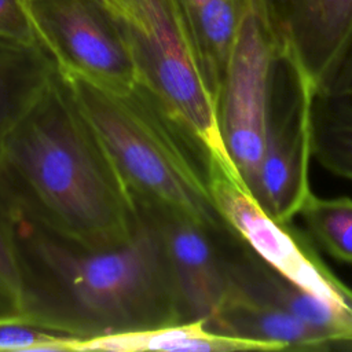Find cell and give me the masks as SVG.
Listing matches in <instances>:
<instances>
[{
    "instance_id": "cell-13",
    "label": "cell",
    "mask_w": 352,
    "mask_h": 352,
    "mask_svg": "<svg viewBox=\"0 0 352 352\" xmlns=\"http://www.w3.org/2000/svg\"><path fill=\"white\" fill-rule=\"evenodd\" d=\"M249 1L175 0L214 100Z\"/></svg>"
},
{
    "instance_id": "cell-3",
    "label": "cell",
    "mask_w": 352,
    "mask_h": 352,
    "mask_svg": "<svg viewBox=\"0 0 352 352\" xmlns=\"http://www.w3.org/2000/svg\"><path fill=\"white\" fill-rule=\"evenodd\" d=\"M60 74L135 202L169 206L224 239L239 241L212 195V155L148 89L139 82L110 88Z\"/></svg>"
},
{
    "instance_id": "cell-6",
    "label": "cell",
    "mask_w": 352,
    "mask_h": 352,
    "mask_svg": "<svg viewBox=\"0 0 352 352\" xmlns=\"http://www.w3.org/2000/svg\"><path fill=\"white\" fill-rule=\"evenodd\" d=\"M38 44L60 73L110 88L136 82L133 59L107 0H19Z\"/></svg>"
},
{
    "instance_id": "cell-12",
    "label": "cell",
    "mask_w": 352,
    "mask_h": 352,
    "mask_svg": "<svg viewBox=\"0 0 352 352\" xmlns=\"http://www.w3.org/2000/svg\"><path fill=\"white\" fill-rule=\"evenodd\" d=\"M208 326L231 337L265 342L285 349H333V342L318 329L272 305L260 302L232 286Z\"/></svg>"
},
{
    "instance_id": "cell-7",
    "label": "cell",
    "mask_w": 352,
    "mask_h": 352,
    "mask_svg": "<svg viewBox=\"0 0 352 352\" xmlns=\"http://www.w3.org/2000/svg\"><path fill=\"white\" fill-rule=\"evenodd\" d=\"M210 188L219 212L235 235L289 282L352 319V289L342 283L292 223L272 219L238 173L212 161Z\"/></svg>"
},
{
    "instance_id": "cell-20",
    "label": "cell",
    "mask_w": 352,
    "mask_h": 352,
    "mask_svg": "<svg viewBox=\"0 0 352 352\" xmlns=\"http://www.w3.org/2000/svg\"><path fill=\"white\" fill-rule=\"evenodd\" d=\"M0 37L21 44L40 45L19 0H0Z\"/></svg>"
},
{
    "instance_id": "cell-15",
    "label": "cell",
    "mask_w": 352,
    "mask_h": 352,
    "mask_svg": "<svg viewBox=\"0 0 352 352\" xmlns=\"http://www.w3.org/2000/svg\"><path fill=\"white\" fill-rule=\"evenodd\" d=\"M56 70L41 45L0 37V160L8 136Z\"/></svg>"
},
{
    "instance_id": "cell-1",
    "label": "cell",
    "mask_w": 352,
    "mask_h": 352,
    "mask_svg": "<svg viewBox=\"0 0 352 352\" xmlns=\"http://www.w3.org/2000/svg\"><path fill=\"white\" fill-rule=\"evenodd\" d=\"M30 324L78 338L187 322L164 249L139 217L135 235L89 250L50 232L0 195Z\"/></svg>"
},
{
    "instance_id": "cell-19",
    "label": "cell",
    "mask_w": 352,
    "mask_h": 352,
    "mask_svg": "<svg viewBox=\"0 0 352 352\" xmlns=\"http://www.w3.org/2000/svg\"><path fill=\"white\" fill-rule=\"evenodd\" d=\"M3 320L26 322L23 316L19 271L6 217L0 205V322Z\"/></svg>"
},
{
    "instance_id": "cell-16",
    "label": "cell",
    "mask_w": 352,
    "mask_h": 352,
    "mask_svg": "<svg viewBox=\"0 0 352 352\" xmlns=\"http://www.w3.org/2000/svg\"><path fill=\"white\" fill-rule=\"evenodd\" d=\"M314 158L352 182V95L316 94L312 110Z\"/></svg>"
},
{
    "instance_id": "cell-10",
    "label": "cell",
    "mask_w": 352,
    "mask_h": 352,
    "mask_svg": "<svg viewBox=\"0 0 352 352\" xmlns=\"http://www.w3.org/2000/svg\"><path fill=\"white\" fill-rule=\"evenodd\" d=\"M282 62L316 94L331 84L352 47V0H264Z\"/></svg>"
},
{
    "instance_id": "cell-9",
    "label": "cell",
    "mask_w": 352,
    "mask_h": 352,
    "mask_svg": "<svg viewBox=\"0 0 352 352\" xmlns=\"http://www.w3.org/2000/svg\"><path fill=\"white\" fill-rule=\"evenodd\" d=\"M138 216L155 232L170 267L187 322L206 324L232 290L228 248L224 239L169 206L135 202Z\"/></svg>"
},
{
    "instance_id": "cell-18",
    "label": "cell",
    "mask_w": 352,
    "mask_h": 352,
    "mask_svg": "<svg viewBox=\"0 0 352 352\" xmlns=\"http://www.w3.org/2000/svg\"><path fill=\"white\" fill-rule=\"evenodd\" d=\"M81 341L21 320L0 322V351H76Z\"/></svg>"
},
{
    "instance_id": "cell-21",
    "label": "cell",
    "mask_w": 352,
    "mask_h": 352,
    "mask_svg": "<svg viewBox=\"0 0 352 352\" xmlns=\"http://www.w3.org/2000/svg\"><path fill=\"white\" fill-rule=\"evenodd\" d=\"M322 94H348L352 95V47L342 60L329 88Z\"/></svg>"
},
{
    "instance_id": "cell-5",
    "label": "cell",
    "mask_w": 352,
    "mask_h": 352,
    "mask_svg": "<svg viewBox=\"0 0 352 352\" xmlns=\"http://www.w3.org/2000/svg\"><path fill=\"white\" fill-rule=\"evenodd\" d=\"M280 45L264 0H250L217 95L220 133L242 182L252 191L264 153Z\"/></svg>"
},
{
    "instance_id": "cell-8",
    "label": "cell",
    "mask_w": 352,
    "mask_h": 352,
    "mask_svg": "<svg viewBox=\"0 0 352 352\" xmlns=\"http://www.w3.org/2000/svg\"><path fill=\"white\" fill-rule=\"evenodd\" d=\"M283 67L286 88L280 92L276 73L264 153L250 194L272 219L287 224L314 192L309 165L314 158L312 110L316 92L289 66L283 63Z\"/></svg>"
},
{
    "instance_id": "cell-2",
    "label": "cell",
    "mask_w": 352,
    "mask_h": 352,
    "mask_svg": "<svg viewBox=\"0 0 352 352\" xmlns=\"http://www.w3.org/2000/svg\"><path fill=\"white\" fill-rule=\"evenodd\" d=\"M0 195L89 250L117 248L139 227L131 191L58 69L6 142Z\"/></svg>"
},
{
    "instance_id": "cell-11",
    "label": "cell",
    "mask_w": 352,
    "mask_h": 352,
    "mask_svg": "<svg viewBox=\"0 0 352 352\" xmlns=\"http://www.w3.org/2000/svg\"><path fill=\"white\" fill-rule=\"evenodd\" d=\"M228 265L236 290L318 329L334 348H352V319L289 282L243 242L230 245Z\"/></svg>"
},
{
    "instance_id": "cell-14",
    "label": "cell",
    "mask_w": 352,
    "mask_h": 352,
    "mask_svg": "<svg viewBox=\"0 0 352 352\" xmlns=\"http://www.w3.org/2000/svg\"><path fill=\"white\" fill-rule=\"evenodd\" d=\"M76 351L110 352H236L279 351L265 342L231 337L212 330L204 320L165 324L154 329L109 334L81 342Z\"/></svg>"
},
{
    "instance_id": "cell-4",
    "label": "cell",
    "mask_w": 352,
    "mask_h": 352,
    "mask_svg": "<svg viewBox=\"0 0 352 352\" xmlns=\"http://www.w3.org/2000/svg\"><path fill=\"white\" fill-rule=\"evenodd\" d=\"M111 8L128 43L136 82L186 125L216 162L238 173L220 133L214 96L175 0H116Z\"/></svg>"
},
{
    "instance_id": "cell-17",
    "label": "cell",
    "mask_w": 352,
    "mask_h": 352,
    "mask_svg": "<svg viewBox=\"0 0 352 352\" xmlns=\"http://www.w3.org/2000/svg\"><path fill=\"white\" fill-rule=\"evenodd\" d=\"M298 214L322 250L334 260L352 264V198H320L312 192Z\"/></svg>"
}]
</instances>
